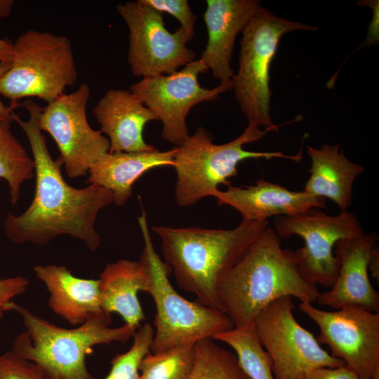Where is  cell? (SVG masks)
<instances>
[{
	"label": "cell",
	"mask_w": 379,
	"mask_h": 379,
	"mask_svg": "<svg viewBox=\"0 0 379 379\" xmlns=\"http://www.w3.org/2000/svg\"><path fill=\"white\" fill-rule=\"evenodd\" d=\"M22 106L28 111V120L14 113L13 121L24 131L31 147L35 192L22 214L6 215L3 226L7 237L17 244L30 242L44 246L58 237L67 235L95 251L101 242L95 220L99 211L113 202L112 192L95 183L84 188L68 185L61 173L63 161L60 156L53 159L39 127L42 107L30 99Z\"/></svg>",
	"instance_id": "obj_1"
},
{
	"label": "cell",
	"mask_w": 379,
	"mask_h": 379,
	"mask_svg": "<svg viewBox=\"0 0 379 379\" xmlns=\"http://www.w3.org/2000/svg\"><path fill=\"white\" fill-rule=\"evenodd\" d=\"M320 292L300 271L294 251L281 246L270 225L221 278L218 296L221 310L234 327L254 323L270 302L284 296L313 303Z\"/></svg>",
	"instance_id": "obj_2"
},
{
	"label": "cell",
	"mask_w": 379,
	"mask_h": 379,
	"mask_svg": "<svg viewBox=\"0 0 379 379\" xmlns=\"http://www.w3.org/2000/svg\"><path fill=\"white\" fill-rule=\"evenodd\" d=\"M269 225L268 220H242L228 230L153 226L161 241L164 262L175 281L197 300L221 310L218 287L223 275Z\"/></svg>",
	"instance_id": "obj_3"
},
{
	"label": "cell",
	"mask_w": 379,
	"mask_h": 379,
	"mask_svg": "<svg viewBox=\"0 0 379 379\" xmlns=\"http://www.w3.org/2000/svg\"><path fill=\"white\" fill-rule=\"evenodd\" d=\"M5 312L15 311L27 331L18 335L11 350L35 364L44 379H95L88 371L86 357L93 347L112 342L126 343L135 329L128 325L112 328L111 314H97L75 328H63L36 316L13 302Z\"/></svg>",
	"instance_id": "obj_4"
},
{
	"label": "cell",
	"mask_w": 379,
	"mask_h": 379,
	"mask_svg": "<svg viewBox=\"0 0 379 379\" xmlns=\"http://www.w3.org/2000/svg\"><path fill=\"white\" fill-rule=\"evenodd\" d=\"M138 222L144 242L140 261L147 271V293L152 295L156 307L150 352L194 345L201 340L213 339L218 333L234 328L222 310L197 300H188L175 291L168 279L170 267L154 250L145 211L138 218Z\"/></svg>",
	"instance_id": "obj_5"
},
{
	"label": "cell",
	"mask_w": 379,
	"mask_h": 379,
	"mask_svg": "<svg viewBox=\"0 0 379 379\" xmlns=\"http://www.w3.org/2000/svg\"><path fill=\"white\" fill-rule=\"evenodd\" d=\"M268 130L248 124L237 138L215 144L211 134L199 126L177 147L173 168L176 172L175 197L178 205L188 207L199 200L213 197L220 185H230V178L238 173V164L248 159H287L296 162L301 153L288 155L282 152H254L244 149L246 144L262 139Z\"/></svg>",
	"instance_id": "obj_6"
},
{
	"label": "cell",
	"mask_w": 379,
	"mask_h": 379,
	"mask_svg": "<svg viewBox=\"0 0 379 379\" xmlns=\"http://www.w3.org/2000/svg\"><path fill=\"white\" fill-rule=\"evenodd\" d=\"M72 46L67 37L28 29L13 44L11 67L0 80V94L11 100L36 97L49 104L77 80Z\"/></svg>",
	"instance_id": "obj_7"
},
{
	"label": "cell",
	"mask_w": 379,
	"mask_h": 379,
	"mask_svg": "<svg viewBox=\"0 0 379 379\" xmlns=\"http://www.w3.org/2000/svg\"><path fill=\"white\" fill-rule=\"evenodd\" d=\"M317 29L279 17L262 6L241 32L239 69L232 81L235 98L248 124L278 131L270 117V70L279 40L291 32Z\"/></svg>",
	"instance_id": "obj_8"
},
{
	"label": "cell",
	"mask_w": 379,
	"mask_h": 379,
	"mask_svg": "<svg viewBox=\"0 0 379 379\" xmlns=\"http://www.w3.org/2000/svg\"><path fill=\"white\" fill-rule=\"evenodd\" d=\"M293 298L284 296L267 305L254 321L255 332L272 364L275 379H305L311 371L338 367L344 362L324 350L293 314Z\"/></svg>",
	"instance_id": "obj_9"
},
{
	"label": "cell",
	"mask_w": 379,
	"mask_h": 379,
	"mask_svg": "<svg viewBox=\"0 0 379 379\" xmlns=\"http://www.w3.org/2000/svg\"><path fill=\"white\" fill-rule=\"evenodd\" d=\"M274 230L280 238L301 237L305 245L295 251L303 277L314 285L332 287L338 271L333 253L336 243L359 237L365 232L357 217L347 211L328 215L310 208L292 216H278Z\"/></svg>",
	"instance_id": "obj_10"
},
{
	"label": "cell",
	"mask_w": 379,
	"mask_h": 379,
	"mask_svg": "<svg viewBox=\"0 0 379 379\" xmlns=\"http://www.w3.org/2000/svg\"><path fill=\"white\" fill-rule=\"evenodd\" d=\"M208 70L195 60L170 74L143 77L129 91L162 122L161 137L179 146L189 135L186 118L191 109L205 101L215 100L220 94L232 88V81L206 88L198 81L200 74Z\"/></svg>",
	"instance_id": "obj_11"
},
{
	"label": "cell",
	"mask_w": 379,
	"mask_h": 379,
	"mask_svg": "<svg viewBox=\"0 0 379 379\" xmlns=\"http://www.w3.org/2000/svg\"><path fill=\"white\" fill-rule=\"evenodd\" d=\"M117 11L129 29L128 62L135 77L170 74L196 60L185 33L165 27L162 13L137 1L119 4Z\"/></svg>",
	"instance_id": "obj_12"
},
{
	"label": "cell",
	"mask_w": 379,
	"mask_h": 379,
	"mask_svg": "<svg viewBox=\"0 0 379 379\" xmlns=\"http://www.w3.org/2000/svg\"><path fill=\"white\" fill-rule=\"evenodd\" d=\"M90 87L82 83L42 108L39 124L55 140L67 176L85 175L92 165L109 152V141L90 126L86 114Z\"/></svg>",
	"instance_id": "obj_13"
},
{
	"label": "cell",
	"mask_w": 379,
	"mask_h": 379,
	"mask_svg": "<svg viewBox=\"0 0 379 379\" xmlns=\"http://www.w3.org/2000/svg\"><path fill=\"white\" fill-rule=\"evenodd\" d=\"M300 310L319 329L317 340L361 379L379 374V313L357 307L324 311L300 302Z\"/></svg>",
	"instance_id": "obj_14"
},
{
	"label": "cell",
	"mask_w": 379,
	"mask_h": 379,
	"mask_svg": "<svg viewBox=\"0 0 379 379\" xmlns=\"http://www.w3.org/2000/svg\"><path fill=\"white\" fill-rule=\"evenodd\" d=\"M376 236L364 234L359 237L339 240L334 255L338 271L331 288L320 293L317 302L335 310L357 307L378 313L379 293L368 277V262Z\"/></svg>",
	"instance_id": "obj_15"
},
{
	"label": "cell",
	"mask_w": 379,
	"mask_h": 379,
	"mask_svg": "<svg viewBox=\"0 0 379 379\" xmlns=\"http://www.w3.org/2000/svg\"><path fill=\"white\" fill-rule=\"evenodd\" d=\"M204 14L208 41L200 60L221 82L232 80L236 37L262 7L258 0H207Z\"/></svg>",
	"instance_id": "obj_16"
},
{
	"label": "cell",
	"mask_w": 379,
	"mask_h": 379,
	"mask_svg": "<svg viewBox=\"0 0 379 379\" xmlns=\"http://www.w3.org/2000/svg\"><path fill=\"white\" fill-rule=\"evenodd\" d=\"M218 206L227 205L237 210L242 220L258 222L272 216H292L310 208H325L326 199L304 191L295 192L264 179L246 187L228 186L213 195Z\"/></svg>",
	"instance_id": "obj_17"
},
{
	"label": "cell",
	"mask_w": 379,
	"mask_h": 379,
	"mask_svg": "<svg viewBox=\"0 0 379 379\" xmlns=\"http://www.w3.org/2000/svg\"><path fill=\"white\" fill-rule=\"evenodd\" d=\"M93 114L101 133L107 136L109 153L154 149L145 141L142 133L147 123L159 120L129 90H108L95 105Z\"/></svg>",
	"instance_id": "obj_18"
},
{
	"label": "cell",
	"mask_w": 379,
	"mask_h": 379,
	"mask_svg": "<svg viewBox=\"0 0 379 379\" xmlns=\"http://www.w3.org/2000/svg\"><path fill=\"white\" fill-rule=\"evenodd\" d=\"M34 271L50 293L48 306L51 310L70 324L80 326L93 316L103 312L99 279L76 277L64 265H36Z\"/></svg>",
	"instance_id": "obj_19"
},
{
	"label": "cell",
	"mask_w": 379,
	"mask_h": 379,
	"mask_svg": "<svg viewBox=\"0 0 379 379\" xmlns=\"http://www.w3.org/2000/svg\"><path fill=\"white\" fill-rule=\"evenodd\" d=\"M177 147L167 151L154 148L149 151L107 152L99 158L88 171V182L111 190L113 202L124 206L133 193L135 182L148 171L173 166Z\"/></svg>",
	"instance_id": "obj_20"
},
{
	"label": "cell",
	"mask_w": 379,
	"mask_h": 379,
	"mask_svg": "<svg viewBox=\"0 0 379 379\" xmlns=\"http://www.w3.org/2000/svg\"><path fill=\"white\" fill-rule=\"evenodd\" d=\"M307 153L312 165L302 191L329 199L340 211H347L352 201L354 182L364 168L348 159L339 144H324L319 148L307 146Z\"/></svg>",
	"instance_id": "obj_21"
},
{
	"label": "cell",
	"mask_w": 379,
	"mask_h": 379,
	"mask_svg": "<svg viewBox=\"0 0 379 379\" xmlns=\"http://www.w3.org/2000/svg\"><path fill=\"white\" fill-rule=\"evenodd\" d=\"M100 305L102 311L119 314L125 324L138 329L145 316L138 293H148L149 279L139 260H119L107 264L99 278Z\"/></svg>",
	"instance_id": "obj_22"
},
{
	"label": "cell",
	"mask_w": 379,
	"mask_h": 379,
	"mask_svg": "<svg viewBox=\"0 0 379 379\" xmlns=\"http://www.w3.org/2000/svg\"><path fill=\"white\" fill-rule=\"evenodd\" d=\"M213 340L234 350L241 368L250 379H275L271 361L258 338L254 323L219 333Z\"/></svg>",
	"instance_id": "obj_23"
},
{
	"label": "cell",
	"mask_w": 379,
	"mask_h": 379,
	"mask_svg": "<svg viewBox=\"0 0 379 379\" xmlns=\"http://www.w3.org/2000/svg\"><path fill=\"white\" fill-rule=\"evenodd\" d=\"M11 124L0 120V178L8 182L11 201L15 205L22 183L34 177V163L12 133Z\"/></svg>",
	"instance_id": "obj_24"
},
{
	"label": "cell",
	"mask_w": 379,
	"mask_h": 379,
	"mask_svg": "<svg viewBox=\"0 0 379 379\" xmlns=\"http://www.w3.org/2000/svg\"><path fill=\"white\" fill-rule=\"evenodd\" d=\"M194 363L187 379H250L241 368L235 353L211 338L194 345Z\"/></svg>",
	"instance_id": "obj_25"
},
{
	"label": "cell",
	"mask_w": 379,
	"mask_h": 379,
	"mask_svg": "<svg viewBox=\"0 0 379 379\" xmlns=\"http://www.w3.org/2000/svg\"><path fill=\"white\" fill-rule=\"evenodd\" d=\"M194 345L148 352L140 364V379H187L194 363Z\"/></svg>",
	"instance_id": "obj_26"
},
{
	"label": "cell",
	"mask_w": 379,
	"mask_h": 379,
	"mask_svg": "<svg viewBox=\"0 0 379 379\" xmlns=\"http://www.w3.org/2000/svg\"><path fill=\"white\" fill-rule=\"evenodd\" d=\"M154 332L149 323L140 326L133 335L131 348L112 359L110 371L104 379H140V364L150 352Z\"/></svg>",
	"instance_id": "obj_27"
},
{
	"label": "cell",
	"mask_w": 379,
	"mask_h": 379,
	"mask_svg": "<svg viewBox=\"0 0 379 379\" xmlns=\"http://www.w3.org/2000/svg\"><path fill=\"white\" fill-rule=\"evenodd\" d=\"M141 4L162 13L173 15L180 24L189 41L194 36L197 16L187 0H138Z\"/></svg>",
	"instance_id": "obj_28"
},
{
	"label": "cell",
	"mask_w": 379,
	"mask_h": 379,
	"mask_svg": "<svg viewBox=\"0 0 379 379\" xmlns=\"http://www.w3.org/2000/svg\"><path fill=\"white\" fill-rule=\"evenodd\" d=\"M0 379H44L39 367L11 350L0 354Z\"/></svg>",
	"instance_id": "obj_29"
},
{
	"label": "cell",
	"mask_w": 379,
	"mask_h": 379,
	"mask_svg": "<svg viewBox=\"0 0 379 379\" xmlns=\"http://www.w3.org/2000/svg\"><path fill=\"white\" fill-rule=\"evenodd\" d=\"M29 280L23 277L0 279V320L5 312V305L17 295L24 293L29 285Z\"/></svg>",
	"instance_id": "obj_30"
},
{
	"label": "cell",
	"mask_w": 379,
	"mask_h": 379,
	"mask_svg": "<svg viewBox=\"0 0 379 379\" xmlns=\"http://www.w3.org/2000/svg\"><path fill=\"white\" fill-rule=\"evenodd\" d=\"M305 379H361L345 365L338 367H321L309 372ZM373 379H379V374Z\"/></svg>",
	"instance_id": "obj_31"
},
{
	"label": "cell",
	"mask_w": 379,
	"mask_h": 379,
	"mask_svg": "<svg viewBox=\"0 0 379 379\" xmlns=\"http://www.w3.org/2000/svg\"><path fill=\"white\" fill-rule=\"evenodd\" d=\"M360 6H368L373 11V19L369 26L366 43L367 45L375 44L378 41V1H359Z\"/></svg>",
	"instance_id": "obj_32"
},
{
	"label": "cell",
	"mask_w": 379,
	"mask_h": 379,
	"mask_svg": "<svg viewBox=\"0 0 379 379\" xmlns=\"http://www.w3.org/2000/svg\"><path fill=\"white\" fill-rule=\"evenodd\" d=\"M11 67V62L0 61V80ZM14 113L9 107H6L0 100V120L12 123Z\"/></svg>",
	"instance_id": "obj_33"
},
{
	"label": "cell",
	"mask_w": 379,
	"mask_h": 379,
	"mask_svg": "<svg viewBox=\"0 0 379 379\" xmlns=\"http://www.w3.org/2000/svg\"><path fill=\"white\" fill-rule=\"evenodd\" d=\"M368 270L371 272V274L373 278L379 281V250L378 246L376 244L371 252V257L368 262Z\"/></svg>",
	"instance_id": "obj_34"
},
{
	"label": "cell",
	"mask_w": 379,
	"mask_h": 379,
	"mask_svg": "<svg viewBox=\"0 0 379 379\" xmlns=\"http://www.w3.org/2000/svg\"><path fill=\"white\" fill-rule=\"evenodd\" d=\"M13 57V43L7 39H0V61L11 62Z\"/></svg>",
	"instance_id": "obj_35"
},
{
	"label": "cell",
	"mask_w": 379,
	"mask_h": 379,
	"mask_svg": "<svg viewBox=\"0 0 379 379\" xmlns=\"http://www.w3.org/2000/svg\"><path fill=\"white\" fill-rule=\"evenodd\" d=\"M13 5V0H0V20L10 16Z\"/></svg>",
	"instance_id": "obj_36"
}]
</instances>
